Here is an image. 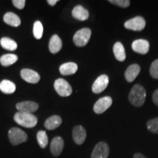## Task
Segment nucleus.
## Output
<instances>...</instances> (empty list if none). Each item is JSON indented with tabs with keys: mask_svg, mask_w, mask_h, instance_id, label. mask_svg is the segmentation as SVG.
<instances>
[{
	"mask_svg": "<svg viewBox=\"0 0 158 158\" xmlns=\"http://www.w3.org/2000/svg\"><path fill=\"white\" fill-rule=\"evenodd\" d=\"M147 98V91L141 85L136 84L130 90L128 100L130 103L135 107H141L145 102Z\"/></svg>",
	"mask_w": 158,
	"mask_h": 158,
	"instance_id": "1",
	"label": "nucleus"
},
{
	"mask_svg": "<svg viewBox=\"0 0 158 158\" xmlns=\"http://www.w3.org/2000/svg\"><path fill=\"white\" fill-rule=\"evenodd\" d=\"M14 120L18 124L27 128H31L36 126L37 118L34 114L19 112L14 115Z\"/></svg>",
	"mask_w": 158,
	"mask_h": 158,
	"instance_id": "2",
	"label": "nucleus"
},
{
	"mask_svg": "<svg viewBox=\"0 0 158 158\" xmlns=\"http://www.w3.org/2000/svg\"><path fill=\"white\" fill-rule=\"evenodd\" d=\"M8 138L10 143L13 146H17L24 143L28 139L27 134L19 127H12L8 132Z\"/></svg>",
	"mask_w": 158,
	"mask_h": 158,
	"instance_id": "3",
	"label": "nucleus"
},
{
	"mask_svg": "<svg viewBox=\"0 0 158 158\" xmlns=\"http://www.w3.org/2000/svg\"><path fill=\"white\" fill-rule=\"evenodd\" d=\"M92 30L89 28H83L77 31L73 36L74 44L78 47H84L89 41Z\"/></svg>",
	"mask_w": 158,
	"mask_h": 158,
	"instance_id": "4",
	"label": "nucleus"
},
{
	"mask_svg": "<svg viewBox=\"0 0 158 158\" xmlns=\"http://www.w3.org/2000/svg\"><path fill=\"white\" fill-rule=\"evenodd\" d=\"M54 86L57 94L61 97H69L73 92L70 84L63 78L56 79L54 82Z\"/></svg>",
	"mask_w": 158,
	"mask_h": 158,
	"instance_id": "5",
	"label": "nucleus"
},
{
	"mask_svg": "<svg viewBox=\"0 0 158 158\" xmlns=\"http://www.w3.org/2000/svg\"><path fill=\"white\" fill-rule=\"evenodd\" d=\"M124 27L129 30L141 31L146 27V21L142 16H135L124 23Z\"/></svg>",
	"mask_w": 158,
	"mask_h": 158,
	"instance_id": "6",
	"label": "nucleus"
},
{
	"mask_svg": "<svg viewBox=\"0 0 158 158\" xmlns=\"http://www.w3.org/2000/svg\"><path fill=\"white\" fill-rule=\"evenodd\" d=\"M109 152V146L106 142L100 141L94 147L91 155V158H108Z\"/></svg>",
	"mask_w": 158,
	"mask_h": 158,
	"instance_id": "7",
	"label": "nucleus"
},
{
	"mask_svg": "<svg viewBox=\"0 0 158 158\" xmlns=\"http://www.w3.org/2000/svg\"><path fill=\"white\" fill-rule=\"evenodd\" d=\"M112 102V98L109 96L102 97V98H100L94 105L93 110L94 112L97 114H101L104 113L106 110H107L110 106H111Z\"/></svg>",
	"mask_w": 158,
	"mask_h": 158,
	"instance_id": "8",
	"label": "nucleus"
},
{
	"mask_svg": "<svg viewBox=\"0 0 158 158\" xmlns=\"http://www.w3.org/2000/svg\"><path fill=\"white\" fill-rule=\"evenodd\" d=\"M109 84V78L107 75H101L96 79L92 85V90L94 93L100 94L107 88Z\"/></svg>",
	"mask_w": 158,
	"mask_h": 158,
	"instance_id": "9",
	"label": "nucleus"
},
{
	"mask_svg": "<svg viewBox=\"0 0 158 158\" xmlns=\"http://www.w3.org/2000/svg\"><path fill=\"white\" fill-rule=\"evenodd\" d=\"M150 45L149 41L144 39H138L132 43V48L138 54L145 55L149 51Z\"/></svg>",
	"mask_w": 158,
	"mask_h": 158,
	"instance_id": "10",
	"label": "nucleus"
},
{
	"mask_svg": "<svg viewBox=\"0 0 158 158\" xmlns=\"http://www.w3.org/2000/svg\"><path fill=\"white\" fill-rule=\"evenodd\" d=\"M64 147V140L59 136H56L54 137L52 139L50 144V150L51 153L54 157H58L61 155L63 149Z\"/></svg>",
	"mask_w": 158,
	"mask_h": 158,
	"instance_id": "11",
	"label": "nucleus"
},
{
	"mask_svg": "<svg viewBox=\"0 0 158 158\" xmlns=\"http://www.w3.org/2000/svg\"><path fill=\"white\" fill-rule=\"evenodd\" d=\"M16 108L19 112L33 114L39 108V105L32 101H23L16 104Z\"/></svg>",
	"mask_w": 158,
	"mask_h": 158,
	"instance_id": "12",
	"label": "nucleus"
},
{
	"mask_svg": "<svg viewBox=\"0 0 158 158\" xmlns=\"http://www.w3.org/2000/svg\"><path fill=\"white\" fill-rule=\"evenodd\" d=\"M73 138L75 143L81 145L86 138V131L81 125H77L73 129Z\"/></svg>",
	"mask_w": 158,
	"mask_h": 158,
	"instance_id": "13",
	"label": "nucleus"
},
{
	"mask_svg": "<svg viewBox=\"0 0 158 158\" xmlns=\"http://www.w3.org/2000/svg\"><path fill=\"white\" fill-rule=\"evenodd\" d=\"M21 76L25 81L30 84H37L40 80V76L35 71L30 69H23L21 71Z\"/></svg>",
	"mask_w": 158,
	"mask_h": 158,
	"instance_id": "14",
	"label": "nucleus"
},
{
	"mask_svg": "<svg viewBox=\"0 0 158 158\" xmlns=\"http://www.w3.org/2000/svg\"><path fill=\"white\" fill-rule=\"evenodd\" d=\"M141 72V67L138 64H132L126 69L124 72V78L128 82H133Z\"/></svg>",
	"mask_w": 158,
	"mask_h": 158,
	"instance_id": "15",
	"label": "nucleus"
},
{
	"mask_svg": "<svg viewBox=\"0 0 158 158\" xmlns=\"http://www.w3.org/2000/svg\"><path fill=\"white\" fill-rule=\"evenodd\" d=\"M72 15L74 19L78 20V21H84L89 19V13L82 5H76L73 9Z\"/></svg>",
	"mask_w": 158,
	"mask_h": 158,
	"instance_id": "16",
	"label": "nucleus"
},
{
	"mask_svg": "<svg viewBox=\"0 0 158 158\" xmlns=\"http://www.w3.org/2000/svg\"><path fill=\"white\" fill-rule=\"evenodd\" d=\"M49 51L51 54H56L62 48V41L57 35H54L49 41Z\"/></svg>",
	"mask_w": 158,
	"mask_h": 158,
	"instance_id": "17",
	"label": "nucleus"
},
{
	"mask_svg": "<svg viewBox=\"0 0 158 158\" xmlns=\"http://www.w3.org/2000/svg\"><path fill=\"white\" fill-rule=\"evenodd\" d=\"M62 123V119L58 115L51 116L45 120L44 126L47 130H54L58 128Z\"/></svg>",
	"mask_w": 158,
	"mask_h": 158,
	"instance_id": "18",
	"label": "nucleus"
},
{
	"mask_svg": "<svg viewBox=\"0 0 158 158\" xmlns=\"http://www.w3.org/2000/svg\"><path fill=\"white\" fill-rule=\"evenodd\" d=\"M78 70V65L75 62L64 63L59 67V72L63 76H70L76 73Z\"/></svg>",
	"mask_w": 158,
	"mask_h": 158,
	"instance_id": "19",
	"label": "nucleus"
},
{
	"mask_svg": "<svg viewBox=\"0 0 158 158\" xmlns=\"http://www.w3.org/2000/svg\"><path fill=\"white\" fill-rule=\"evenodd\" d=\"M113 51L115 58L118 62H124L126 59V53L124 50V45L122 43L116 42L114 45Z\"/></svg>",
	"mask_w": 158,
	"mask_h": 158,
	"instance_id": "20",
	"label": "nucleus"
},
{
	"mask_svg": "<svg viewBox=\"0 0 158 158\" xmlns=\"http://www.w3.org/2000/svg\"><path fill=\"white\" fill-rule=\"evenodd\" d=\"M4 21L5 23H7L11 27H19L21 25V19L17 15H15V13H11V12H9V13H7L6 14L4 15Z\"/></svg>",
	"mask_w": 158,
	"mask_h": 158,
	"instance_id": "21",
	"label": "nucleus"
},
{
	"mask_svg": "<svg viewBox=\"0 0 158 158\" xmlns=\"http://www.w3.org/2000/svg\"><path fill=\"white\" fill-rule=\"evenodd\" d=\"M16 86L13 82L9 80H3L0 83V90L2 92L5 94H13L14 93Z\"/></svg>",
	"mask_w": 158,
	"mask_h": 158,
	"instance_id": "22",
	"label": "nucleus"
},
{
	"mask_svg": "<svg viewBox=\"0 0 158 158\" xmlns=\"http://www.w3.org/2000/svg\"><path fill=\"white\" fill-rule=\"evenodd\" d=\"M18 56L15 54H7L2 55L0 58V63L4 67H8L18 61Z\"/></svg>",
	"mask_w": 158,
	"mask_h": 158,
	"instance_id": "23",
	"label": "nucleus"
},
{
	"mask_svg": "<svg viewBox=\"0 0 158 158\" xmlns=\"http://www.w3.org/2000/svg\"><path fill=\"white\" fill-rule=\"evenodd\" d=\"M0 44L3 48L7 51H15L18 48L16 42L9 37H2L0 40Z\"/></svg>",
	"mask_w": 158,
	"mask_h": 158,
	"instance_id": "24",
	"label": "nucleus"
},
{
	"mask_svg": "<svg viewBox=\"0 0 158 158\" xmlns=\"http://www.w3.org/2000/svg\"><path fill=\"white\" fill-rule=\"evenodd\" d=\"M37 140L39 146L42 149H45L48 143V138L46 132L44 130H40L37 133Z\"/></svg>",
	"mask_w": 158,
	"mask_h": 158,
	"instance_id": "25",
	"label": "nucleus"
},
{
	"mask_svg": "<svg viewBox=\"0 0 158 158\" xmlns=\"http://www.w3.org/2000/svg\"><path fill=\"white\" fill-rule=\"evenodd\" d=\"M43 34V27L42 23L40 21H35L33 26V35L37 40L42 38Z\"/></svg>",
	"mask_w": 158,
	"mask_h": 158,
	"instance_id": "26",
	"label": "nucleus"
},
{
	"mask_svg": "<svg viewBox=\"0 0 158 158\" xmlns=\"http://www.w3.org/2000/svg\"><path fill=\"white\" fill-rule=\"evenodd\" d=\"M147 127L150 132L158 134V117L149 120L147 123Z\"/></svg>",
	"mask_w": 158,
	"mask_h": 158,
	"instance_id": "27",
	"label": "nucleus"
},
{
	"mask_svg": "<svg viewBox=\"0 0 158 158\" xmlns=\"http://www.w3.org/2000/svg\"><path fill=\"white\" fill-rule=\"evenodd\" d=\"M149 73L155 79H158V59H155L151 64L149 68Z\"/></svg>",
	"mask_w": 158,
	"mask_h": 158,
	"instance_id": "28",
	"label": "nucleus"
},
{
	"mask_svg": "<svg viewBox=\"0 0 158 158\" xmlns=\"http://www.w3.org/2000/svg\"><path fill=\"white\" fill-rule=\"evenodd\" d=\"M108 2L118 6L122 8H127L130 5V1L129 0H108Z\"/></svg>",
	"mask_w": 158,
	"mask_h": 158,
	"instance_id": "29",
	"label": "nucleus"
},
{
	"mask_svg": "<svg viewBox=\"0 0 158 158\" xmlns=\"http://www.w3.org/2000/svg\"><path fill=\"white\" fill-rule=\"evenodd\" d=\"M25 0H13V4L18 9H23L25 7Z\"/></svg>",
	"mask_w": 158,
	"mask_h": 158,
	"instance_id": "30",
	"label": "nucleus"
},
{
	"mask_svg": "<svg viewBox=\"0 0 158 158\" xmlns=\"http://www.w3.org/2000/svg\"><path fill=\"white\" fill-rule=\"evenodd\" d=\"M152 102L158 107V89H157L152 94Z\"/></svg>",
	"mask_w": 158,
	"mask_h": 158,
	"instance_id": "31",
	"label": "nucleus"
},
{
	"mask_svg": "<svg viewBox=\"0 0 158 158\" xmlns=\"http://www.w3.org/2000/svg\"><path fill=\"white\" fill-rule=\"evenodd\" d=\"M47 2H48L49 5L54 6L57 2H58V0H48V1H47Z\"/></svg>",
	"mask_w": 158,
	"mask_h": 158,
	"instance_id": "32",
	"label": "nucleus"
},
{
	"mask_svg": "<svg viewBox=\"0 0 158 158\" xmlns=\"http://www.w3.org/2000/svg\"><path fill=\"white\" fill-rule=\"evenodd\" d=\"M133 158H147V157L141 153H135V155H133Z\"/></svg>",
	"mask_w": 158,
	"mask_h": 158,
	"instance_id": "33",
	"label": "nucleus"
}]
</instances>
